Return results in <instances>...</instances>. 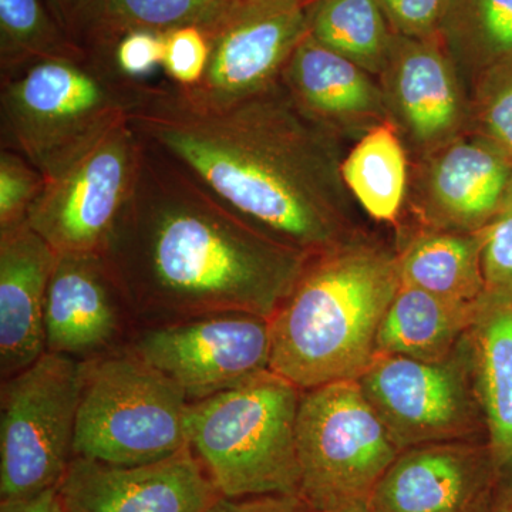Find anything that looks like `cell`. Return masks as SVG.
Returning <instances> with one entry per match:
<instances>
[{
  "label": "cell",
  "instance_id": "1",
  "mask_svg": "<svg viewBox=\"0 0 512 512\" xmlns=\"http://www.w3.org/2000/svg\"><path fill=\"white\" fill-rule=\"evenodd\" d=\"M128 124L272 241L313 256L359 234L343 183L346 143L298 110L281 80L228 104L144 83Z\"/></svg>",
  "mask_w": 512,
  "mask_h": 512
},
{
  "label": "cell",
  "instance_id": "2",
  "mask_svg": "<svg viewBox=\"0 0 512 512\" xmlns=\"http://www.w3.org/2000/svg\"><path fill=\"white\" fill-rule=\"evenodd\" d=\"M141 143L133 194L101 252L137 325L227 312L271 319L311 256L256 231L181 165Z\"/></svg>",
  "mask_w": 512,
  "mask_h": 512
},
{
  "label": "cell",
  "instance_id": "3",
  "mask_svg": "<svg viewBox=\"0 0 512 512\" xmlns=\"http://www.w3.org/2000/svg\"><path fill=\"white\" fill-rule=\"evenodd\" d=\"M400 286L397 251L362 232L311 256L271 318V372L299 390L359 379Z\"/></svg>",
  "mask_w": 512,
  "mask_h": 512
},
{
  "label": "cell",
  "instance_id": "4",
  "mask_svg": "<svg viewBox=\"0 0 512 512\" xmlns=\"http://www.w3.org/2000/svg\"><path fill=\"white\" fill-rule=\"evenodd\" d=\"M144 83L100 53L29 64L0 77V146L53 180L126 123Z\"/></svg>",
  "mask_w": 512,
  "mask_h": 512
},
{
  "label": "cell",
  "instance_id": "5",
  "mask_svg": "<svg viewBox=\"0 0 512 512\" xmlns=\"http://www.w3.org/2000/svg\"><path fill=\"white\" fill-rule=\"evenodd\" d=\"M301 392L268 370L234 389L190 403L188 444L222 497H298Z\"/></svg>",
  "mask_w": 512,
  "mask_h": 512
},
{
  "label": "cell",
  "instance_id": "6",
  "mask_svg": "<svg viewBox=\"0 0 512 512\" xmlns=\"http://www.w3.org/2000/svg\"><path fill=\"white\" fill-rule=\"evenodd\" d=\"M190 402L128 348L83 362L74 457L138 466L188 446Z\"/></svg>",
  "mask_w": 512,
  "mask_h": 512
},
{
  "label": "cell",
  "instance_id": "7",
  "mask_svg": "<svg viewBox=\"0 0 512 512\" xmlns=\"http://www.w3.org/2000/svg\"><path fill=\"white\" fill-rule=\"evenodd\" d=\"M296 451L298 497L313 512L367 505L402 453L357 380L302 390Z\"/></svg>",
  "mask_w": 512,
  "mask_h": 512
},
{
  "label": "cell",
  "instance_id": "8",
  "mask_svg": "<svg viewBox=\"0 0 512 512\" xmlns=\"http://www.w3.org/2000/svg\"><path fill=\"white\" fill-rule=\"evenodd\" d=\"M83 362L46 352L0 389V500L59 484L74 458Z\"/></svg>",
  "mask_w": 512,
  "mask_h": 512
},
{
  "label": "cell",
  "instance_id": "9",
  "mask_svg": "<svg viewBox=\"0 0 512 512\" xmlns=\"http://www.w3.org/2000/svg\"><path fill=\"white\" fill-rule=\"evenodd\" d=\"M143 143L128 121L47 180L28 224L57 254H101L136 185Z\"/></svg>",
  "mask_w": 512,
  "mask_h": 512
},
{
  "label": "cell",
  "instance_id": "10",
  "mask_svg": "<svg viewBox=\"0 0 512 512\" xmlns=\"http://www.w3.org/2000/svg\"><path fill=\"white\" fill-rule=\"evenodd\" d=\"M128 348L200 402L271 370V319L227 312L138 326Z\"/></svg>",
  "mask_w": 512,
  "mask_h": 512
},
{
  "label": "cell",
  "instance_id": "11",
  "mask_svg": "<svg viewBox=\"0 0 512 512\" xmlns=\"http://www.w3.org/2000/svg\"><path fill=\"white\" fill-rule=\"evenodd\" d=\"M400 450L448 441H473L484 421L466 366L448 357L424 362L376 355L357 379Z\"/></svg>",
  "mask_w": 512,
  "mask_h": 512
},
{
  "label": "cell",
  "instance_id": "12",
  "mask_svg": "<svg viewBox=\"0 0 512 512\" xmlns=\"http://www.w3.org/2000/svg\"><path fill=\"white\" fill-rule=\"evenodd\" d=\"M210 60L192 99L228 104L247 99L281 80L289 57L308 36L303 0H229L212 25L202 29Z\"/></svg>",
  "mask_w": 512,
  "mask_h": 512
},
{
  "label": "cell",
  "instance_id": "13",
  "mask_svg": "<svg viewBox=\"0 0 512 512\" xmlns=\"http://www.w3.org/2000/svg\"><path fill=\"white\" fill-rule=\"evenodd\" d=\"M377 80L410 164L471 131L470 94L439 36L394 35Z\"/></svg>",
  "mask_w": 512,
  "mask_h": 512
},
{
  "label": "cell",
  "instance_id": "14",
  "mask_svg": "<svg viewBox=\"0 0 512 512\" xmlns=\"http://www.w3.org/2000/svg\"><path fill=\"white\" fill-rule=\"evenodd\" d=\"M512 161L467 131L410 164V202L424 227L478 232L504 210Z\"/></svg>",
  "mask_w": 512,
  "mask_h": 512
},
{
  "label": "cell",
  "instance_id": "15",
  "mask_svg": "<svg viewBox=\"0 0 512 512\" xmlns=\"http://www.w3.org/2000/svg\"><path fill=\"white\" fill-rule=\"evenodd\" d=\"M137 328L103 255L57 256L46 296V352L86 362L126 348Z\"/></svg>",
  "mask_w": 512,
  "mask_h": 512
},
{
  "label": "cell",
  "instance_id": "16",
  "mask_svg": "<svg viewBox=\"0 0 512 512\" xmlns=\"http://www.w3.org/2000/svg\"><path fill=\"white\" fill-rule=\"evenodd\" d=\"M60 488L76 512H210L222 497L190 444L138 466L74 457Z\"/></svg>",
  "mask_w": 512,
  "mask_h": 512
},
{
  "label": "cell",
  "instance_id": "17",
  "mask_svg": "<svg viewBox=\"0 0 512 512\" xmlns=\"http://www.w3.org/2000/svg\"><path fill=\"white\" fill-rule=\"evenodd\" d=\"M488 444L448 441L407 448L380 478L369 512H483L498 484Z\"/></svg>",
  "mask_w": 512,
  "mask_h": 512
},
{
  "label": "cell",
  "instance_id": "18",
  "mask_svg": "<svg viewBox=\"0 0 512 512\" xmlns=\"http://www.w3.org/2000/svg\"><path fill=\"white\" fill-rule=\"evenodd\" d=\"M281 83L306 119L346 144L389 121L377 77L309 33L289 57Z\"/></svg>",
  "mask_w": 512,
  "mask_h": 512
},
{
  "label": "cell",
  "instance_id": "19",
  "mask_svg": "<svg viewBox=\"0 0 512 512\" xmlns=\"http://www.w3.org/2000/svg\"><path fill=\"white\" fill-rule=\"evenodd\" d=\"M57 256L28 221L0 229L2 380L18 375L46 353V296Z\"/></svg>",
  "mask_w": 512,
  "mask_h": 512
},
{
  "label": "cell",
  "instance_id": "20",
  "mask_svg": "<svg viewBox=\"0 0 512 512\" xmlns=\"http://www.w3.org/2000/svg\"><path fill=\"white\" fill-rule=\"evenodd\" d=\"M466 340L495 470L512 483V296L485 293Z\"/></svg>",
  "mask_w": 512,
  "mask_h": 512
},
{
  "label": "cell",
  "instance_id": "21",
  "mask_svg": "<svg viewBox=\"0 0 512 512\" xmlns=\"http://www.w3.org/2000/svg\"><path fill=\"white\" fill-rule=\"evenodd\" d=\"M483 299L453 302L412 286H400L377 333V355L424 362L448 359L467 338Z\"/></svg>",
  "mask_w": 512,
  "mask_h": 512
},
{
  "label": "cell",
  "instance_id": "22",
  "mask_svg": "<svg viewBox=\"0 0 512 512\" xmlns=\"http://www.w3.org/2000/svg\"><path fill=\"white\" fill-rule=\"evenodd\" d=\"M402 285L447 301L473 303L487 292L481 235L424 227L397 251Z\"/></svg>",
  "mask_w": 512,
  "mask_h": 512
},
{
  "label": "cell",
  "instance_id": "23",
  "mask_svg": "<svg viewBox=\"0 0 512 512\" xmlns=\"http://www.w3.org/2000/svg\"><path fill=\"white\" fill-rule=\"evenodd\" d=\"M353 200L379 222H396L409 197L410 157L390 121L357 140L342 163Z\"/></svg>",
  "mask_w": 512,
  "mask_h": 512
},
{
  "label": "cell",
  "instance_id": "24",
  "mask_svg": "<svg viewBox=\"0 0 512 512\" xmlns=\"http://www.w3.org/2000/svg\"><path fill=\"white\" fill-rule=\"evenodd\" d=\"M437 36L468 90L481 74L512 62V0H444Z\"/></svg>",
  "mask_w": 512,
  "mask_h": 512
},
{
  "label": "cell",
  "instance_id": "25",
  "mask_svg": "<svg viewBox=\"0 0 512 512\" xmlns=\"http://www.w3.org/2000/svg\"><path fill=\"white\" fill-rule=\"evenodd\" d=\"M306 19L316 42L379 77L394 37L380 0H312Z\"/></svg>",
  "mask_w": 512,
  "mask_h": 512
},
{
  "label": "cell",
  "instance_id": "26",
  "mask_svg": "<svg viewBox=\"0 0 512 512\" xmlns=\"http://www.w3.org/2000/svg\"><path fill=\"white\" fill-rule=\"evenodd\" d=\"M46 0H0V77L40 60L82 56Z\"/></svg>",
  "mask_w": 512,
  "mask_h": 512
},
{
  "label": "cell",
  "instance_id": "27",
  "mask_svg": "<svg viewBox=\"0 0 512 512\" xmlns=\"http://www.w3.org/2000/svg\"><path fill=\"white\" fill-rule=\"evenodd\" d=\"M229 0H103V45L113 53L121 36L133 30L207 29Z\"/></svg>",
  "mask_w": 512,
  "mask_h": 512
},
{
  "label": "cell",
  "instance_id": "28",
  "mask_svg": "<svg viewBox=\"0 0 512 512\" xmlns=\"http://www.w3.org/2000/svg\"><path fill=\"white\" fill-rule=\"evenodd\" d=\"M468 94L471 131L487 138L512 161V62L481 74Z\"/></svg>",
  "mask_w": 512,
  "mask_h": 512
},
{
  "label": "cell",
  "instance_id": "29",
  "mask_svg": "<svg viewBox=\"0 0 512 512\" xmlns=\"http://www.w3.org/2000/svg\"><path fill=\"white\" fill-rule=\"evenodd\" d=\"M46 178L22 154L0 148V229L28 221Z\"/></svg>",
  "mask_w": 512,
  "mask_h": 512
},
{
  "label": "cell",
  "instance_id": "30",
  "mask_svg": "<svg viewBox=\"0 0 512 512\" xmlns=\"http://www.w3.org/2000/svg\"><path fill=\"white\" fill-rule=\"evenodd\" d=\"M210 60V43L198 26H184L164 33L163 69L168 82L190 89L204 77Z\"/></svg>",
  "mask_w": 512,
  "mask_h": 512
},
{
  "label": "cell",
  "instance_id": "31",
  "mask_svg": "<svg viewBox=\"0 0 512 512\" xmlns=\"http://www.w3.org/2000/svg\"><path fill=\"white\" fill-rule=\"evenodd\" d=\"M481 268L487 292L512 296V210L481 229Z\"/></svg>",
  "mask_w": 512,
  "mask_h": 512
},
{
  "label": "cell",
  "instance_id": "32",
  "mask_svg": "<svg viewBox=\"0 0 512 512\" xmlns=\"http://www.w3.org/2000/svg\"><path fill=\"white\" fill-rule=\"evenodd\" d=\"M46 3L80 49L111 55L103 45V0H46Z\"/></svg>",
  "mask_w": 512,
  "mask_h": 512
},
{
  "label": "cell",
  "instance_id": "33",
  "mask_svg": "<svg viewBox=\"0 0 512 512\" xmlns=\"http://www.w3.org/2000/svg\"><path fill=\"white\" fill-rule=\"evenodd\" d=\"M164 33L133 30L117 40L113 62L120 74L134 82H147V77L163 67Z\"/></svg>",
  "mask_w": 512,
  "mask_h": 512
},
{
  "label": "cell",
  "instance_id": "34",
  "mask_svg": "<svg viewBox=\"0 0 512 512\" xmlns=\"http://www.w3.org/2000/svg\"><path fill=\"white\" fill-rule=\"evenodd\" d=\"M380 5L394 35L416 39L437 35L444 0H380Z\"/></svg>",
  "mask_w": 512,
  "mask_h": 512
},
{
  "label": "cell",
  "instance_id": "35",
  "mask_svg": "<svg viewBox=\"0 0 512 512\" xmlns=\"http://www.w3.org/2000/svg\"><path fill=\"white\" fill-rule=\"evenodd\" d=\"M210 512H313L295 495H261V497H221Z\"/></svg>",
  "mask_w": 512,
  "mask_h": 512
},
{
  "label": "cell",
  "instance_id": "36",
  "mask_svg": "<svg viewBox=\"0 0 512 512\" xmlns=\"http://www.w3.org/2000/svg\"><path fill=\"white\" fill-rule=\"evenodd\" d=\"M0 512H69L60 483L26 497L0 500Z\"/></svg>",
  "mask_w": 512,
  "mask_h": 512
},
{
  "label": "cell",
  "instance_id": "37",
  "mask_svg": "<svg viewBox=\"0 0 512 512\" xmlns=\"http://www.w3.org/2000/svg\"><path fill=\"white\" fill-rule=\"evenodd\" d=\"M483 512H512V483L498 481Z\"/></svg>",
  "mask_w": 512,
  "mask_h": 512
},
{
  "label": "cell",
  "instance_id": "38",
  "mask_svg": "<svg viewBox=\"0 0 512 512\" xmlns=\"http://www.w3.org/2000/svg\"><path fill=\"white\" fill-rule=\"evenodd\" d=\"M330 512H369V508H367V505H359V507L346 508V510Z\"/></svg>",
  "mask_w": 512,
  "mask_h": 512
},
{
  "label": "cell",
  "instance_id": "39",
  "mask_svg": "<svg viewBox=\"0 0 512 512\" xmlns=\"http://www.w3.org/2000/svg\"><path fill=\"white\" fill-rule=\"evenodd\" d=\"M504 208H511V210H512V178H511L510 187H508L507 200H505Z\"/></svg>",
  "mask_w": 512,
  "mask_h": 512
},
{
  "label": "cell",
  "instance_id": "40",
  "mask_svg": "<svg viewBox=\"0 0 512 512\" xmlns=\"http://www.w3.org/2000/svg\"><path fill=\"white\" fill-rule=\"evenodd\" d=\"M303 2L308 3V2H312V0H303Z\"/></svg>",
  "mask_w": 512,
  "mask_h": 512
},
{
  "label": "cell",
  "instance_id": "41",
  "mask_svg": "<svg viewBox=\"0 0 512 512\" xmlns=\"http://www.w3.org/2000/svg\"><path fill=\"white\" fill-rule=\"evenodd\" d=\"M69 512H76V511H70V510H69Z\"/></svg>",
  "mask_w": 512,
  "mask_h": 512
}]
</instances>
